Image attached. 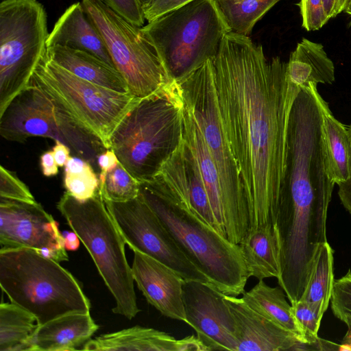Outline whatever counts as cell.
I'll use <instances>...</instances> for the list:
<instances>
[{
	"label": "cell",
	"instance_id": "obj_1",
	"mask_svg": "<svg viewBox=\"0 0 351 351\" xmlns=\"http://www.w3.org/2000/svg\"><path fill=\"white\" fill-rule=\"evenodd\" d=\"M223 130L243 182L249 232L275 225L287 165L290 110L300 90L287 62L233 32L213 59Z\"/></svg>",
	"mask_w": 351,
	"mask_h": 351
},
{
	"label": "cell",
	"instance_id": "obj_2",
	"mask_svg": "<svg viewBox=\"0 0 351 351\" xmlns=\"http://www.w3.org/2000/svg\"><path fill=\"white\" fill-rule=\"evenodd\" d=\"M184 141V104L180 87L173 82L140 99L110 138V149L141 183L152 180Z\"/></svg>",
	"mask_w": 351,
	"mask_h": 351
},
{
	"label": "cell",
	"instance_id": "obj_3",
	"mask_svg": "<svg viewBox=\"0 0 351 351\" xmlns=\"http://www.w3.org/2000/svg\"><path fill=\"white\" fill-rule=\"evenodd\" d=\"M139 195L154 210L188 259L223 293L239 296L250 278L241 249L177 203L154 180Z\"/></svg>",
	"mask_w": 351,
	"mask_h": 351
},
{
	"label": "cell",
	"instance_id": "obj_4",
	"mask_svg": "<svg viewBox=\"0 0 351 351\" xmlns=\"http://www.w3.org/2000/svg\"><path fill=\"white\" fill-rule=\"evenodd\" d=\"M0 285L11 302L33 314L38 326L90 302L77 279L59 263L29 247H1Z\"/></svg>",
	"mask_w": 351,
	"mask_h": 351
},
{
	"label": "cell",
	"instance_id": "obj_5",
	"mask_svg": "<svg viewBox=\"0 0 351 351\" xmlns=\"http://www.w3.org/2000/svg\"><path fill=\"white\" fill-rule=\"evenodd\" d=\"M213 59L178 83L219 173L226 216L224 237L239 244L249 231L248 209L239 171L220 119Z\"/></svg>",
	"mask_w": 351,
	"mask_h": 351
},
{
	"label": "cell",
	"instance_id": "obj_6",
	"mask_svg": "<svg viewBox=\"0 0 351 351\" xmlns=\"http://www.w3.org/2000/svg\"><path fill=\"white\" fill-rule=\"evenodd\" d=\"M169 77L178 82L214 58L231 29L215 0H193L141 27Z\"/></svg>",
	"mask_w": 351,
	"mask_h": 351
},
{
	"label": "cell",
	"instance_id": "obj_7",
	"mask_svg": "<svg viewBox=\"0 0 351 351\" xmlns=\"http://www.w3.org/2000/svg\"><path fill=\"white\" fill-rule=\"evenodd\" d=\"M57 208L90 255L115 302L112 311L129 319L139 312L132 267L127 261L126 244L116 226L99 189L95 196L79 200L66 191Z\"/></svg>",
	"mask_w": 351,
	"mask_h": 351
},
{
	"label": "cell",
	"instance_id": "obj_8",
	"mask_svg": "<svg viewBox=\"0 0 351 351\" xmlns=\"http://www.w3.org/2000/svg\"><path fill=\"white\" fill-rule=\"evenodd\" d=\"M30 83L41 88L78 124L110 149L112 134L140 99L81 79L42 58Z\"/></svg>",
	"mask_w": 351,
	"mask_h": 351
},
{
	"label": "cell",
	"instance_id": "obj_9",
	"mask_svg": "<svg viewBox=\"0 0 351 351\" xmlns=\"http://www.w3.org/2000/svg\"><path fill=\"white\" fill-rule=\"evenodd\" d=\"M49 34L47 12L37 0L0 3V114L29 84Z\"/></svg>",
	"mask_w": 351,
	"mask_h": 351
},
{
	"label": "cell",
	"instance_id": "obj_10",
	"mask_svg": "<svg viewBox=\"0 0 351 351\" xmlns=\"http://www.w3.org/2000/svg\"><path fill=\"white\" fill-rule=\"evenodd\" d=\"M81 3L132 95L143 99L174 82L141 27L117 14L101 0H82Z\"/></svg>",
	"mask_w": 351,
	"mask_h": 351
},
{
	"label": "cell",
	"instance_id": "obj_11",
	"mask_svg": "<svg viewBox=\"0 0 351 351\" xmlns=\"http://www.w3.org/2000/svg\"><path fill=\"white\" fill-rule=\"evenodd\" d=\"M0 134L5 140L19 143L32 136L60 141L90 163L97 162V156L106 149L99 138L32 83L14 97L0 114Z\"/></svg>",
	"mask_w": 351,
	"mask_h": 351
},
{
	"label": "cell",
	"instance_id": "obj_12",
	"mask_svg": "<svg viewBox=\"0 0 351 351\" xmlns=\"http://www.w3.org/2000/svg\"><path fill=\"white\" fill-rule=\"evenodd\" d=\"M104 202L132 250H137L166 265L184 280L210 283L188 259L157 215L139 195L124 202L106 199Z\"/></svg>",
	"mask_w": 351,
	"mask_h": 351
},
{
	"label": "cell",
	"instance_id": "obj_13",
	"mask_svg": "<svg viewBox=\"0 0 351 351\" xmlns=\"http://www.w3.org/2000/svg\"><path fill=\"white\" fill-rule=\"evenodd\" d=\"M223 294L210 283L184 280L185 323L208 350L237 351L236 323Z\"/></svg>",
	"mask_w": 351,
	"mask_h": 351
},
{
	"label": "cell",
	"instance_id": "obj_14",
	"mask_svg": "<svg viewBox=\"0 0 351 351\" xmlns=\"http://www.w3.org/2000/svg\"><path fill=\"white\" fill-rule=\"evenodd\" d=\"M1 247L49 248L67 254L58 223L37 202L0 197Z\"/></svg>",
	"mask_w": 351,
	"mask_h": 351
},
{
	"label": "cell",
	"instance_id": "obj_15",
	"mask_svg": "<svg viewBox=\"0 0 351 351\" xmlns=\"http://www.w3.org/2000/svg\"><path fill=\"white\" fill-rule=\"evenodd\" d=\"M153 180L177 203L219 233L197 162L184 138Z\"/></svg>",
	"mask_w": 351,
	"mask_h": 351
},
{
	"label": "cell",
	"instance_id": "obj_16",
	"mask_svg": "<svg viewBox=\"0 0 351 351\" xmlns=\"http://www.w3.org/2000/svg\"><path fill=\"white\" fill-rule=\"evenodd\" d=\"M133 252V278L147 302L164 316L186 322L184 280L166 265L137 250Z\"/></svg>",
	"mask_w": 351,
	"mask_h": 351
},
{
	"label": "cell",
	"instance_id": "obj_17",
	"mask_svg": "<svg viewBox=\"0 0 351 351\" xmlns=\"http://www.w3.org/2000/svg\"><path fill=\"white\" fill-rule=\"evenodd\" d=\"M234 318L237 351H281L302 350L292 332L284 329L251 308L237 296L223 294Z\"/></svg>",
	"mask_w": 351,
	"mask_h": 351
},
{
	"label": "cell",
	"instance_id": "obj_18",
	"mask_svg": "<svg viewBox=\"0 0 351 351\" xmlns=\"http://www.w3.org/2000/svg\"><path fill=\"white\" fill-rule=\"evenodd\" d=\"M82 350L208 351L197 336L176 339L165 332L140 326L90 339Z\"/></svg>",
	"mask_w": 351,
	"mask_h": 351
},
{
	"label": "cell",
	"instance_id": "obj_19",
	"mask_svg": "<svg viewBox=\"0 0 351 351\" xmlns=\"http://www.w3.org/2000/svg\"><path fill=\"white\" fill-rule=\"evenodd\" d=\"M99 327L90 313L65 315L38 326L21 351L82 350Z\"/></svg>",
	"mask_w": 351,
	"mask_h": 351
},
{
	"label": "cell",
	"instance_id": "obj_20",
	"mask_svg": "<svg viewBox=\"0 0 351 351\" xmlns=\"http://www.w3.org/2000/svg\"><path fill=\"white\" fill-rule=\"evenodd\" d=\"M55 45L86 51L114 67L100 33L81 2L71 4L56 22L49 34L47 48Z\"/></svg>",
	"mask_w": 351,
	"mask_h": 351
},
{
	"label": "cell",
	"instance_id": "obj_21",
	"mask_svg": "<svg viewBox=\"0 0 351 351\" xmlns=\"http://www.w3.org/2000/svg\"><path fill=\"white\" fill-rule=\"evenodd\" d=\"M47 56L77 77L121 93H129L119 72L98 57L84 51L55 45L47 47Z\"/></svg>",
	"mask_w": 351,
	"mask_h": 351
},
{
	"label": "cell",
	"instance_id": "obj_22",
	"mask_svg": "<svg viewBox=\"0 0 351 351\" xmlns=\"http://www.w3.org/2000/svg\"><path fill=\"white\" fill-rule=\"evenodd\" d=\"M183 104L184 141L197 162L219 227V233L224 237L226 216L219 173L191 108L184 101Z\"/></svg>",
	"mask_w": 351,
	"mask_h": 351
},
{
	"label": "cell",
	"instance_id": "obj_23",
	"mask_svg": "<svg viewBox=\"0 0 351 351\" xmlns=\"http://www.w3.org/2000/svg\"><path fill=\"white\" fill-rule=\"evenodd\" d=\"M287 75L297 90L310 84H332L335 80V64L322 44L304 38L290 55Z\"/></svg>",
	"mask_w": 351,
	"mask_h": 351
},
{
	"label": "cell",
	"instance_id": "obj_24",
	"mask_svg": "<svg viewBox=\"0 0 351 351\" xmlns=\"http://www.w3.org/2000/svg\"><path fill=\"white\" fill-rule=\"evenodd\" d=\"M322 135L329 176L335 184L346 181L351 171V137L348 127L337 120L322 99Z\"/></svg>",
	"mask_w": 351,
	"mask_h": 351
},
{
	"label": "cell",
	"instance_id": "obj_25",
	"mask_svg": "<svg viewBox=\"0 0 351 351\" xmlns=\"http://www.w3.org/2000/svg\"><path fill=\"white\" fill-rule=\"evenodd\" d=\"M250 277L258 280L280 275L278 238L274 226H267L249 232L239 244Z\"/></svg>",
	"mask_w": 351,
	"mask_h": 351
},
{
	"label": "cell",
	"instance_id": "obj_26",
	"mask_svg": "<svg viewBox=\"0 0 351 351\" xmlns=\"http://www.w3.org/2000/svg\"><path fill=\"white\" fill-rule=\"evenodd\" d=\"M242 295V299L251 308L292 332L304 343L292 314L291 305L286 300L287 295L280 286L271 287L261 280Z\"/></svg>",
	"mask_w": 351,
	"mask_h": 351
},
{
	"label": "cell",
	"instance_id": "obj_27",
	"mask_svg": "<svg viewBox=\"0 0 351 351\" xmlns=\"http://www.w3.org/2000/svg\"><path fill=\"white\" fill-rule=\"evenodd\" d=\"M333 250L328 241L317 248L308 280L300 300L317 306L324 313L328 307L334 285Z\"/></svg>",
	"mask_w": 351,
	"mask_h": 351
},
{
	"label": "cell",
	"instance_id": "obj_28",
	"mask_svg": "<svg viewBox=\"0 0 351 351\" xmlns=\"http://www.w3.org/2000/svg\"><path fill=\"white\" fill-rule=\"evenodd\" d=\"M38 326L35 316L12 303L0 304V351H21Z\"/></svg>",
	"mask_w": 351,
	"mask_h": 351
},
{
	"label": "cell",
	"instance_id": "obj_29",
	"mask_svg": "<svg viewBox=\"0 0 351 351\" xmlns=\"http://www.w3.org/2000/svg\"><path fill=\"white\" fill-rule=\"evenodd\" d=\"M280 0H215L231 31L249 36L255 24Z\"/></svg>",
	"mask_w": 351,
	"mask_h": 351
},
{
	"label": "cell",
	"instance_id": "obj_30",
	"mask_svg": "<svg viewBox=\"0 0 351 351\" xmlns=\"http://www.w3.org/2000/svg\"><path fill=\"white\" fill-rule=\"evenodd\" d=\"M64 186L75 198L84 201L99 189V178L91 163L82 158L70 156L64 166Z\"/></svg>",
	"mask_w": 351,
	"mask_h": 351
},
{
	"label": "cell",
	"instance_id": "obj_31",
	"mask_svg": "<svg viewBox=\"0 0 351 351\" xmlns=\"http://www.w3.org/2000/svg\"><path fill=\"white\" fill-rule=\"evenodd\" d=\"M141 182L134 178L119 162L109 171L99 191L104 199L115 202H124L137 197Z\"/></svg>",
	"mask_w": 351,
	"mask_h": 351
},
{
	"label": "cell",
	"instance_id": "obj_32",
	"mask_svg": "<svg viewBox=\"0 0 351 351\" xmlns=\"http://www.w3.org/2000/svg\"><path fill=\"white\" fill-rule=\"evenodd\" d=\"M292 314L305 344L317 343V335L324 312L316 305L305 300L291 304Z\"/></svg>",
	"mask_w": 351,
	"mask_h": 351
},
{
	"label": "cell",
	"instance_id": "obj_33",
	"mask_svg": "<svg viewBox=\"0 0 351 351\" xmlns=\"http://www.w3.org/2000/svg\"><path fill=\"white\" fill-rule=\"evenodd\" d=\"M333 314L348 328L351 327V270L335 280L330 298Z\"/></svg>",
	"mask_w": 351,
	"mask_h": 351
},
{
	"label": "cell",
	"instance_id": "obj_34",
	"mask_svg": "<svg viewBox=\"0 0 351 351\" xmlns=\"http://www.w3.org/2000/svg\"><path fill=\"white\" fill-rule=\"evenodd\" d=\"M0 197L28 203L36 202L25 184L3 165L0 166Z\"/></svg>",
	"mask_w": 351,
	"mask_h": 351
},
{
	"label": "cell",
	"instance_id": "obj_35",
	"mask_svg": "<svg viewBox=\"0 0 351 351\" xmlns=\"http://www.w3.org/2000/svg\"><path fill=\"white\" fill-rule=\"evenodd\" d=\"M298 5L302 17V26L307 31L318 30L330 20L324 0H300Z\"/></svg>",
	"mask_w": 351,
	"mask_h": 351
},
{
	"label": "cell",
	"instance_id": "obj_36",
	"mask_svg": "<svg viewBox=\"0 0 351 351\" xmlns=\"http://www.w3.org/2000/svg\"><path fill=\"white\" fill-rule=\"evenodd\" d=\"M117 14L129 22L142 27L145 19L143 7L139 0H101Z\"/></svg>",
	"mask_w": 351,
	"mask_h": 351
},
{
	"label": "cell",
	"instance_id": "obj_37",
	"mask_svg": "<svg viewBox=\"0 0 351 351\" xmlns=\"http://www.w3.org/2000/svg\"><path fill=\"white\" fill-rule=\"evenodd\" d=\"M193 0H152L143 8L145 19L149 22L183 6Z\"/></svg>",
	"mask_w": 351,
	"mask_h": 351
},
{
	"label": "cell",
	"instance_id": "obj_38",
	"mask_svg": "<svg viewBox=\"0 0 351 351\" xmlns=\"http://www.w3.org/2000/svg\"><path fill=\"white\" fill-rule=\"evenodd\" d=\"M119 162L117 155L112 149H106L97 157V163L100 169L99 185L104 184L107 173Z\"/></svg>",
	"mask_w": 351,
	"mask_h": 351
},
{
	"label": "cell",
	"instance_id": "obj_39",
	"mask_svg": "<svg viewBox=\"0 0 351 351\" xmlns=\"http://www.w3.org/2000/svg\"><path fill=\"white\" fill-rule=\"evenodd\" d=\"M40 165L42 173L45 176L51 177L57 175L58 173V166L53 150L47 151L40 156Z\"/></svg>",
	"mask_w": 351,
	"mask_h": 351
},
{
	"label": "cell",
	"instance_id": "obj_40",
	"mask_svg": "<svg viewBox=\"0 0 351 351\" xmlns=\"http://www.w3.org/2000/svg\"><path fill=\"white\" fill-rule=\"evenodd\" d=\"M351 137V123L348 126ZM338 185V195L343 207L351 215V171L349 178Z\"/></svg>",
	"mask_w": 351,
	"mask_h": 351
},
{
	"label": "cell",
	"instance_id": "obj_41",
	"mask_svg": "<svg viewBox=\"0 0 351 351\" xmlns=\"http://www.w3.org/2000/svg\"><path fill=\"white\" fill-rule=\"evenodd\" d=\"M52 150L58 166L64 167L70 157L71 149L62 142L55 141V145Z\"/></svg>",
	"mask_w": 351,
	"mask_h": 351
},
{
	"label": "cell",
	"instance_id": "obj_42",
	"mask_svg": "<svg viewBox=\"0 0 351 351\" xmlns=\"http://www.w3.org/2000/svg\"><path fill=\"white\" fill-rule=\"evenodd\" d=\"M64 247L67 250H76L80 246V239L77 235L72 232H66L64 235Z\"/></svg>",
	"mask_w": 351,
	"mask_h": 351
},
{
	"label": "cell",
	"instance_id": "obj_43",
	"mask_svg": "<svg viewBox=\"0 0 351 351\" xmlns=\"http://www.w3.org/2000/svg\"><path fill=\"white\" fill-rule=\"evenodd\" d=\"M326 14L330 19L337 16L340 10V0H324Z\"/></svg>",
	"mask_w": 351,
	"mask_h": 351
},
{
	"label": "cell",
	"instance_id": "obj_44",
	"mask_svg": "<svg viewBox=\"0 0 351 351\" xmlns=\"http://www.w3.org/2000/svg\"><path fill=\"white\" fill-rule=\"evenodd\" d=\"M339 350L351 351V327L348 328L347 332L343 339Z\"/></svg>",
	"mask_w": 351,
	"mask_h": 351
},
{
	"label": "cell",
	"instance_id": "obj_45",
	"mask_svg": "<svg viewBox=\"0 0 351 351\" xmlns=\"http://www.w3.org/2000/svg\"><path fill=\"white\" fill-rule=\"evenodd\" d=\"M343 12L347 13L348 15L351 16V0H348V3L344 8Z\"/></svg>",
	"mask_w": 351,
	"mask_h": 351
},
{
	"label": "cell",
	"instance_id": "obj_46",
	"mask_svg": "<svg viewBox=\"0 0 351 351\" xmlns=\"http://www.w3.org/2000/svg\"><path fill=\"white\" fill-rule=\"evenodd\" d=\"M348 0H340V10L341 12H343L344 8L346 7V4L348 3Z\"/></svg>",
	"mask_w": 351,
	"mask_h": 351
},
{
	"label": "cell",
	"instance_id": "obj_47",
	"mask_svg": "<svg viewBox=\"0 0 351 351\" xmlns=\"http://www.w3.org/2000/svg\"><path fill=\"white\" fill-rule=\"evenodd\" d=\"M143 7L146 6L152 0H139Z\"/></svg>",
	"mask_w": 351,
	"mask_h": 351
}]
</instances>
